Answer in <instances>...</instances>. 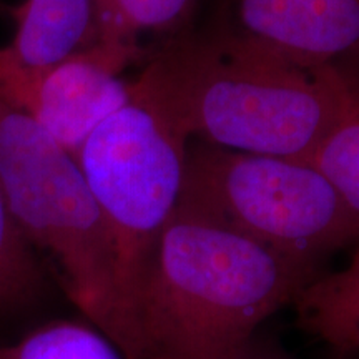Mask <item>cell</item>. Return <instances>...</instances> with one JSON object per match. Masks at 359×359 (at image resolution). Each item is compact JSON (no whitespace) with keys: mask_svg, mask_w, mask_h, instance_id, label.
<instances>
[{"mask_svg":"<svg viewBox=\"0 0 359 359\" xmlns=\"http://www.w3.org/2000/svg\"><path fill=\"white\" fill-rule=\"evenodd\" d=\"M15 15L0 60L20 69H43L98 43L97 0H25Z\"/></svg>","mask_w":359,"mask_h":359,"instance_id":"ba28073f","label":"cell"},{"mask_svg":"<svg viewBox=\"0 0 359 359\" xmlns=\"http://www.w3.org/2000/svg\"><path fill=\"white\" fill-rule=\"evenodd\" d=\"M349 263L331 275H318L293 304L306 333L339 353L359 351V241Z\"/></svg>","mask_w":359,"mask_h":359,"instance_id":"9c48e42d","label":"cell"},{"mask_svg":"<svg viewBox=\"0 0 359 359\" xmlns=\"http://www.w3.org/2000/svg\"><path fill=\"white\" fill-rule=\"evenodd\" d=\"M0 188L32 248L50 259L72 303L133 359L111 240L77 160L0 97Z\"/></svg>","mask_w":359,"mask_h":359,"instance_id":"3957f363","label":"cell"},{"mask_svg":"<svg viewBox=\"0 0 359 359\" xmlns=\"http://www.w3.org/2000/svg\"><path fill=\"white\" fill-rule=\"evenodd\" d=\"M177 210L316 268L359 241L354 212L304 161L190 140Z\"/></svg>","mask_w":359,"mask_h":359,"instance_id":"277c9868","label":"cell"},{"mask_svg":"<svg viewBox=\"0 0 359 359\" xmlns=\"http://www.w3.org/2000/svg\"><path fill=\"white\" fill-rule=\"evenodd\" d=\"M187 147V138L132 87L130 100L93 130L75 156L114 246L135 359L133 298L177 210Z\"/></svg>","mask_w":359,"mask_h":359,"instance_id":"5b68a950","label":"cell"},{"mask_svg":"<svg viewBox=\"0 0 359 359\" xmlns=\"http://www.w3.org/2000/svg\"><path fill=\"white\" fill-rule=\"evenodd\" d=\"M0 359H127L90 323L50 321L17 343L0 346Z\"/></svg>","mask_w":359,"mask_h":359,"instance_id":"8fae6325","label":"cell"},{"mask_svg":"<svg viewBox=\"0 0 359 359\" xmlns=\"http://www.w3.org/2000/svg\"><path fill=\"white\" fill-rule=\"evenodd\" d=\"M132 87L188 142L304 163L359 107L344 72L299 64L226 24L168 39Z\"/></svg>","mask_w":359,"mask_h":359,"instance_id":"6da1fadb","label":"cell"},{"mask_svg":"<svg viewBox=\"0 0 359 359\" xmlns=\"http://www.w3.org/2000/svg\"><path fill=\"white\" fill-rule=\"evenodd\" d=\"M316 268L175 210L132 304L137 359H228Z\"/></svg>","mask_w":359,"mask_h":359,"instance_id":"7a4b0ae2","label":"cell"},{"mask_svg":"<svg viewBox=\"0 0 359 359\" xmlns=\"http://www.w3.org/2000/svg\"><path fill=\"white\" fill-rule=\"evenodd\" d=\"M228 359H291V358L286 356L281 349L269 346V344L259 343V341L253 338L251 341H248L243 348H240L236 353H233Z\"/></svg>","mask_w":359,"mask_h":359,"instance_id":"5bb4252c","label":"cell"},{"mask_svg":"<svg viewBox=\"0 0 359 359\" xmlns=\"http://www.w3.org/2000/svg\"><path fill=\"white\" fill-rule=\"evenodd\" d=\"M43 288L37 253L11 212L0 188V309L34 302Z\"/></svg>","mask_w":359,"mask_h":359,"instance_id":"7c38bea8","label":"cell"},{"mask_svg":"<svg viewBox=\"0 0 359 359\" xmlns=\"http://www.w3.org/2000/svg\"><path fill=\"white\" fill-rule=\"evenodd\" d=\"M198 0H97L98 42L140 45L142 34H182Z\"/></svg>","mask_w":359,"mask_h":359,"instance_id":"30bf717a","label":"cell"},{"mask_svg":"<svg viewBox=\"0 0 359 359\" xmlns=\"http://www.w3.org/2000/svg\"><path fill=\"white\" fill-rule=\"evenodd\" d=\"M358 87H359V83H358Z\"/></svg>","mask_w":359,"mask_h":359,"instance_id":"9a60e30c","label":"cell"},{"mask_svg":"<svg viewBox=\"0 0 359 359\" xmlns=\"http://www.w3.org/2000/svg\"><path fill=\"white\" fill-rule=\"evenodd\" d=\"M238 34L281 55L346 74L359 57V0H222Z\"/></svg>","mask_w":359,"mask_h":359,"instance_id":"52a82bcc","label":"cell"},{"mask_svg":"<svg viewBox=\"0 0 359 359\" xmlns=\"http://www.w3.org/2000/svg\"><path fill=\"white\" fill-rule=\"evenodd\" d=\"M147 57L142 45L98 42L43 69L0 60V97L75 158L93 130L130 100L132 80L123 74Z\"/></svg>","mask_w":359,"mask_h":359,"instance_id":"8992f818","label":"cell"},{"mask_svg":"<svg viewBox=\"0 0 359 359\" xmlns=\"http://www.w3.org/2000/svg\"><path fill=\"white\" fill-rule=\"evenodd\" d=\"M306 163L325 175L346 205L359 213V107L327 135Z\"/></svg>","mask_w":359,"mask_h":359,"instance_id":"4fadbf2b","label":"cell"}]
</instances>
